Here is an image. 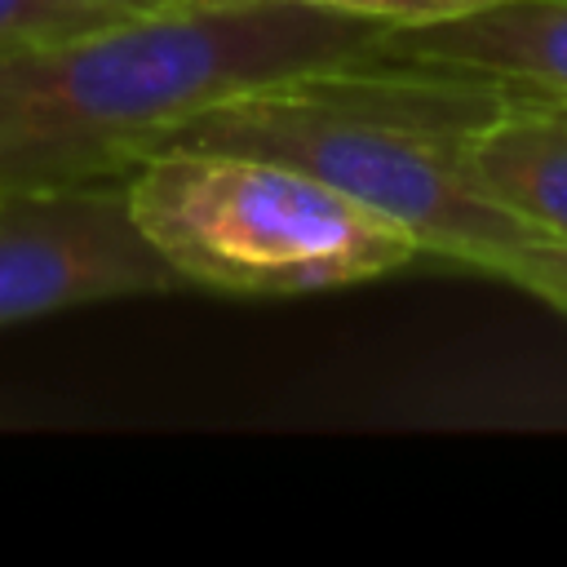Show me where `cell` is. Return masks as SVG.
Wrapping results in <instances>:
<instances>
[{"label":"cell","mask_w":567,"mask_h":567,"mask_svg":"<svg viewBox=\"0 0 567 567\" xmlns=\"http://www.w3.org/2000/svg\"><path fill=\"white\" fill-rule=\"evenodd\" d=\"M310 4H328L341 13H359V18H377L390 27H421V22H443L470 9H483L492 0H310Z\"/></svg>","instance_id":"obj_9"},{"label":"cell","mask_w":567,"mask_h":567,"mask_svg":"<svg viewBox=\"0 0 567 567\" xmlns=\"http://www.w3.org/2000/svg\"><path fill=\"white\" fill-rule=\"evenodd\" d=\"M501 284H514L523 292H532L536 301H545L549 310H558L567 319V244H554V239H540L532 244L509 270Z\"/></svg>","instance_id":"obj_8"},{"label":"cell","mask_w":567,"mask_h":567,"mask_svg":"<svg viewBox=\"0 0 567 567\" xmlns=\"http://www.w3.org/2000/svg\"><path fill=\"white\" fill-rule=\"evenodd\" d=\"M128 204L182 288L301 297L394 275L416 239L301 164L168 142L128 177Z\"/></svg>","instance_id":"obj_3"},{"label":"cell","mask_w":567,"mask_h":567,"mask_svg":"<svg viewBox=\"0 0 567 567\" xmlns=\"http://www.w3.org/2000/svg\"><path fill=\"white\" fill-rule=\"evenodd\" d=\"M385 62L474 75L567 106V0H492L443 22L390 27Z\"/></svg>","instance_id":"obj_5"},{"label":"cell","mask_w":567,"mask_h":567,"mask_svg":"<svg viewBox=\"0 0 567 567\" xmlns=\"http://www.w3.org/2000/svg\"><path fill=\"white\" fill-rule=\"evenodd\" d=\"M186 0H0V58L89 35L115 22L151 18Z\"/></svg>","instance_id":"obj_7"},{"label":"cell","mask_w":567,"mask_h":567,"mask_svg":"<svg viewBox=\"0 0 567 567\" xmlns=\"http://www.w3.org/2000/svg\"><path fill=\"white\" fill-rule=\"evenodd\" d=\"M470 177L540 239L567 244V106L532 102L483 124L470 137Z\"/></svg>","instance_id":"obj_6"},{"label":"cell","mask_w":567,"mask_h":567,"mask_svg":"<svg viewBox=\"0 0 567 567\" xmlns=\"http://www.w3.org/2000/svg\"><path fill=\"white\" fill-rule=\"evenodd\" d=\"M390 22L310 0H186L0 58V195L128 177L204 111L319 71L381 66Z\"/></svg>","instance_id":"obj_1"},{"label":"cell","mask_w":567,"mask_h":567,"mask_svg":"<svg viewBox=\"0 0 567 567\" xmlns=\"http://www.w3.org/2000/svg\"><path fill=\"white\" fill-rule=\"evenodd\" d=\"M182 288L133 217L124 177L0 195V328Z\"/></svg>","instance_id":"obj_4"},{"label":"cell","mask_w":567,"mask_h":567,"mask_svg":"<svg viewBox=\"0 0 567 567\" xmlns=\"http://www.w3.org/2000/svg\"><path fill=\"white\" fill-rule=\"evenodd\" d=\"M532 102L509 84L381 62L230 97L190 120L173 142L301 164L399 221L421 257L505 279L540 235L474 186L470 137Z\"/></svg>","instance_id":"obj_2"}]
</instances>
